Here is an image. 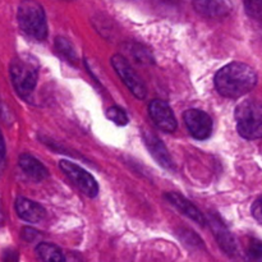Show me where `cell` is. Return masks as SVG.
<instances>
[{"label": "cell", "mask_w": 262, "mask_h": 262, "mask_svg": "<svg viewBox=\"0 0 262 262\" xmlns=\"http://www.w3.org/2000/svg\"><path fill=\"white\" fill-rule=\"evenodd\" d=\"M257 74L245 63H230L215 76V86L220 95L230 99L243 96L255 89Z\"/></svg>", "instance_id": "6da1fadb"}, {"label": "cell", "mask_w": 262, "mask_h": 262, "mask_svg": "<svg viewBox=\"0 0 262 262\" xmlns=\"http://www.w3.org/2000/svg\"><path fill=\"white\" fill-rule=\"evenodd\" d=\"M10 78L15 92L22 99H28L35 91L38 78V63L33 56L22 54L10 63Z\"/></svg>", "instance_id": "7a4b0ae2"}, {"label": "cell", "mask_w": 262, "mask_h": 262, "mask_svg": "<svg viewBox=\"0 0 262 262\" xmlns=\"http://www.w3.org/2000/svg\"><path fill=\"white\" fill-rule=\"evenodd\" d=\"M18 23L20 30L35 40L48 37V22L42 5L36 0H22L18 7Z\"/></svg>", "instance_id": "3957f363"}, {"label": "cell", "mask_w": 262, "mask_h": 262, "mask_svg": "<svg viewBox=\"0 0 262 262\" xmlns=\"http://www.w3.org/2000/svg\"><path fill=\"white\" fill-rule=\"evenodd\" d=\"M237 129L247 140L262 138V101L246 100L235 110Z\"/></svg>", "instance_id": "277c9868"}, {"label": "cell", "mask_w": 262, "mask_h": 262, "mask_svg": "<svg viewBox=\"0 0 262 262\" xmlns=\"http://www.w3.org/2000/svg\"><path fill=\"white\" fill-rule=\"evenodd\" d=\"M59 166L63 170V173L73 182L74 186L83 192L89 197H96L99 193V184L95 181L94 177L78 166L77 164L72 163L69 160H61L59 163Z\"/></svg>", "instance_id": "5b68a950"}, {"label": "cell", "mask_w": 262, "mask_h": 262, "mask_svg": "<svg viewBox=\"0 0 262 262\" xmlns=\"http://www.w3.org/2000/svg\"><path fill=\"white\" fill-rule=\"evenodd\" d=\"M112 66L114 67L115 72H117L118 76L122 78V81L124 82L125 86L129 89V91L132 92L137 99H145L146 95H147L145 84L141 81L140 76L136 73L135 69L130 67L129 63H128L127 59H125L124 56L119 55V54H115L112 58Z\"/></svg>", "instance_id": "8992f818"}, {"label": "cell", "mask_w": 262, "mask_h": 262, "mask_svg": "<svg viewBox=\"0 0 262 262\" xmlns=\"http://www.w3.org/2000/svg\"><path fill=\"white\" fill-rule=\"evenodd\" d=\"M184 123L189 133L197 140H207L212 133V120L207 113L199 109H189L183 114Z\"/></svg>", "instance_id": "52a82bcc"}, {"label": "cell", "mask_w": 262, "mask_h": 262, "mask_svg": "<svg viewBox=\"0 0 262 262\" xmlns=\"http://www.w3.org/2000/svg\"><path fill=\"white\" fill-rule=\"evenodd\" d=\"M150 115L154 123L164 132L171 133L177 129V119L174 113L165 101L154 100L150 104Z\"/></svg>", "instance_id": "ba28073f"}, {"label": "cell", "mask_w": 262, "mask_h": 262, "mask_svg": "<svg viewBox=\"0 0 262 262\" xmlns=\"http://www.w3.org/2000/svg\"><path fill=\"white\" fill-rule=\"evenodd\" d=\"M209 223L212 229V233H214L215 238H216L217 243L220 245L222 250L225 251V253H228L229 256H237V245H235V241L233 238V235L230 234L227 225L223 223V220L216 214H210Z\"/></svg>", "instance_id": "9c48e42d"}, {"label": "cell", "mask_w": 262, "mask_h": 262, "mask_svg": "<svg viewBox=\"0 0 262 262\" xmlns=\"http://www.w3.org/2000/svg\"><path fill=\"white\" fill-rule=\"evenodd\" d=\"M193 8L207 18H222L233 9L232 0H193Z\"/></svg>", "instance_id": "30bf717a"}, {"label": "cell", "mask_w": 262, "mask_h": 262, "mask_svg": "<svg viewBox=\"0 0 262 262\" xmlns=\"http://www.w3.org/2000/svg\"><path fill=\"white\" fill-rule=\"evenodd\" d=\"M142 137L143 141H145L146 147L148 148L151 155L155 158V160L158 161L161 166L168 169V170H173V161H171V158L170 155H169L168 150H166L165 145H164L155 135L150 133L148 130H142Z\"/></svg>", "instance_id": "8fae6325"}, {"label": "cell", "mask_w": 262, "mask_h": 262, "mask_svg": "<svg viewBox=\"0 0 262 262\" xmlns=\"http://www.w3.org/2000/svg\"><path fill=\"white\" fill-rule=\"evenodd\" d=\"M15 211L18 216L22 220L28 223H40L45 219L46 211L40 204L31 200L25 199V197H18L15 201Z\"/></svg>", "instance_id": "7c38bea8"}, {"label": "cell", "mask_w": 262, "mask_h": 262, "mask_svg": "<svg viewBox=\"0 0 262 262\" xmlns=\"http://www.w3.org/2000/svg\"><path fill=\"white\" fill-rule=\"evenodd\" d=\"M165 199L168 200L173 206H176L182 214H184L187 217H189V219H192L193 222H196L197 224L200 225L206 224L204 215L200 212V210L197 209L194 205H192L188 200L184 199L183 196H181V194L178 193H174L173 192V193H166Z\"/></svg>", "instance_id": "4fadbf2b"}, {"label": "cell", "mask_w": 262, "mask_h": 262, "mask_svg": "<svg viewBox=\"0 0 262 262\" xmlns=\"http://www.w3.org/2000/svg\"><path fill=\"white\" fill-rule=\"evenodd\" d=\"M19 166L25 174H27L31 179L36 182H41L45 178H48L49 173L48 169L42 165L41 161H38L37 159L33 158L30 154H22L19 156Z\"/></svg>", "instance_id": "5bb4252c"}, {"label": "cell", "mask_w": 262, "mask_h": 262, "mask_svg": "<svg viewBox=\"0 0 262 262\" xmlns=\"http://www.w3.org/2000/svg\"><path fill=\"white\" fill-rule=\"evenodd\" d=\"M36 253H37L38 257L43 261L60 262L66 260L63 252H61L56 246L50 245V243H40V245L36 247Z\"/></svg>", "instance_id": "9a60e30c"}, {"label": "cell", "mask_w": 262, "mask_h": 262, "mask_svg": "<svg viewBox=\"0 0 262 262\" xmlns=\"http://www.w3.org/2000/svg\"><path fill=\"white\" fill-rule=\"evenodd\" d=\"M127 49L128 53L135 58V60H137L141 64H151L152 63V55L150 54V51L147 49H145L141 45H136V43H129V48Z\"/></svg>", "instance_id": "2e32d148"}, {"label": "cell", "mask_w": 262, "mask_h": 262, "mask_svg": "<svg viewBox=\"0 0 262 262\" xmlns=\"http://www.w3.org/2000/svg\"><path fill=\"white\" fill-rule=\"evenodd\" d=\"M55 46H56V50L59 51V54L64 56L69 63L74 64L77 61V54L76 51L73 50L72 45L69 43V41H67L66 38L63 37H58L55 41Z\"/></svg>", "instance_id": "e0dca14e"}, {"label": "cell", "mask_w": 262, "mask_h": 262, "mask_svg": "<svg viewBox=\"0 0 262 262\" xmlns=\"http://www.w3.org/2000/svg\"><path fill=\"white\" fill-rule=\"evenodd\" d=\"M107 119L112 120L117 125H125L128 124V115L122 107L119 106H113L109 107L106 112Z\"/></svg>", "instance_id": "ac0fdd59"}, {"label": "cell", "mask_w": 262, "mask_h": 262, "mask_svg": "<svg viewBox=\"0 0 262 262\" xmlns=\"http://www.w3.org/2000/svg\"><path fill=\"white\" fill-rule=\"evenodd\" d=\"M246 10L251 17L262 19V0H243Z\"/></svg>", "instance_id": "d6986e66"}, {"label": "cell", "mask_w": 262, "mask_h": 262, "mask_svg": "<svg viewBox=\"0 0 262 262\" xmlns=\"http://www.w3.org/2000/svg\"><path fill=\"white\" fill-rule=\"evenodd\" d=\"M247 255L251 258H262V242L261 241H252V242L248 245Z\"/></svg>", "instance_id": "ffe728a7"}, {"label": "cell", "mask_w": 262, "mask_h": 262, "mask_svg": "<svg viewBox=\"0 0 262 262\" xmlns=\"http://www.w3.org/2000/svg\"><path fill=\"white\" fill-rule=\"evenodd\" d=\"M252 215L256 220L262 225V197L255 201L252 205Z\"/></svg>", "instance_id": "44dd1931"}, {"label": "cell", "mask_w": 262, "mask_h": 262, "mask_svg": "<svg viewBox=\"0 0 262 262\" xmlns=\"http://www.w3.org/2000/svg\"><path fill=\"white\" fill-rule=\"evenodd\" d=\"M22 237L25 238L26 241H28V242H31V241H33L36 237H37V232L31 229V228H25L22 233Z\"/></svg>", "instance_id": "7402d4cb"}, {"label": "cell", "mask_w": 262, "mask_h": 262, "mask_svg": "<svg viewBox=\"0 0 262 262\" xmlns=\"http://www.w3.org/2000/svg\"><path fill=\"white\" fill-rule=\"evenodd\" d=\"M5 156V145H4V140H3V135L0 132V163L3 161Z\"/></svg>", "instance_id": "603a6c76"}, {"label": "cell", "mask_w": 262, "mask_h": 262, "mask_svg": "<svg viewBox=\"0 0 262 262\" xmlns=\"http://www.w3.org/2000/svg\"><path fill=\"white\" fill-rule=\"evenodd\" d=\"M2 220H3V215H2V211H0V223H2Z\"/></svg>", "instance_id": "cb8c5ba5"}, {"label": "cell", "mask_w": 262, "mask_h": 262, "mask_svg": "<svg viewBox=\"0 0 262 262\" xmlns=\"http://www.w3.org/2000/svg\"><path fill=\"white\" fill-rule=\"evenodd\" d=\"M68 2H69V0H68Z\"/></svg>", "instance_id": "d4e9b609"}]
</instances>
